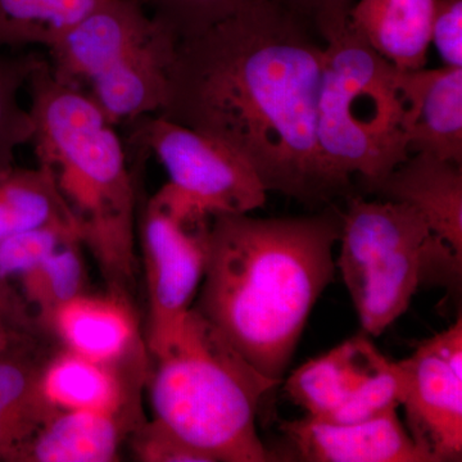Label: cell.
I'll use <instances>...</instances> for the list:
<instances>
[{"instance_id":"cell-1","label":"cell","mask_w":462,"mask_h":462,"mask_svg":"<svg viewBox=\"0 0 462 462\" xmlns=\"http://www.w3.org/2000/svg\"><path fill=\"white\" fill-rule=\"evenodd\" d=\"M320 41L287 0L252 5L178 42L158 115L236 151L267 191L306 203L343 194L318 143Z\"/></svg>"},{"instance_id":"cell-2","label":"cell","mask_w":462,"mask_h":462,"mask_svg":"<svg viewBox=\"0 0 462 462\" xmlns=\"http://www.w3.org/2000/svg\"><path fill=\"white\" fill-rule=\"evenodd\" d=\"M342 216L212 217L193 309L258 373L282 384L336 273Z\"/></svg>"},{"instance_id":"cell-3","label":"cell","mask_w":462,"mask_h":462,"mask_svg":"<svg viewBox=\"0 0 462 462\" xmlns=\"http://www.w3.org/2000/svg\"><path fill=\"white\" fill-rule=\"evenodd\" d=\"M32 144L107 282L130 300L136 273L138 193L127 152L84 91L60 83L33 56L27 78Z\"/></svg>"},{"instance_id":"cell-4","label":"cell","mask_w":462,"mask_h":462,"mask_svg":"<svg viewBox=\"0 0 462 462\" xmlns=\"http://www.w3.org/2000/svg\"><path fill=\"white\" fill-rule=\"evenodd\" d=\"M153 420L211 462H264L257 433L261 400L278 383L258 373L191 307L180 333L154 356Z\"/></svg>"},{"instance_id":"cell-5","label":"cell","mask_w":462,"mask_h":462,"mask_svg":"<svg viewBox=\"0 0 462 462\" xmlns=\"http://www.w3.org/2000/svg\"><path fill=\"white\" fill-rule=\"evenodd\" d=\"M403 69L376 53L348 27L325 42L318 107V143L331 175L378 181L411 154Z\"/></svg>"},{"instance_id":"cell-6","label":"cell","mask_w":462,"mask_h":462,"mask_svg":"<svg viewBox=\"0 0 462 462\" xmlns=\"http://www.w3.org/2000/svg\"><path fill=\"white\" fill-rule=\"evenodd\" d=\"M434 239L412 207L349 197L336 264L364 333L378 337L406 312Z\"/></svg>"},{"instance_id":"cell-7","label":"cell","mask_w":462,"mask_h":462,"mask_svg":"<svg viewBox=\"0 0 462 462\" xmlns=\"http://www.w3.org/2000/svg\"><path fill=\"white\" fill-rule=\"evenodd\" d=\"M130 125L133 147L154 154L169 176L156 194L163 202L211 217L249 214L266 202L254 167L224 143L160 115Z\"/></svg>"},{"instance_id":"cell-8","label":"cell","mask_w":462,"mask_h":462,"mask_svg":"<svg viewBox=\"0 0 462 462\" xmlns=\"http://www.w3.org/2000/svg\"><path fill=\"white\" fill-rule=\"evenodd\" d=\"M212 217L176 214L145 203L139 236L148 291L147 346L152 357L180 333L205 275Z\"/></svg>"},{"instance_id":"cell-9","label":"cell","mask_w":462,"mask_h":462,"mask_svg":"<svg viewBox=\"0 0 462 462\" xmlns=\"http://www.w3.org/2000/svg\"><path fill=\"white\" fill-rule=\"evenodd\" d=\"M404 387L401 361L388 360L363 333L298 367L284 391L307 416L346 424L398 409Z\"/></svg>"},{"instance_id":"cell-10","label":"cell","mask_w":462,"mask_h":462,"mask_svg":"<svg viewBox=\"0 0 462 462\" xmlns=\"http://www.w3.org/2000/svg\"><path fill=\"white\" fill-rule=\"evenodd\" d=\"M406 430L430 462L462 457V319L401 361Z\"/></svg>"},{"instance_id":"cell-11","label":"cell","mask_w":462,"mask_h":462,"mask_svg":"<svg viewBox=\"0 0 462 462\" xmlns=\"http://www.w3.org/2000/svg\"><path fill=\"white\" fill-rule=\"evenodd\" d=\"M162 26L139 0H105L48 50L51 74L84 91Z\"/></svg>"},{"instance_id":"cell-12","label":"cell","mask_w":462,"mask_h":462,"mask_svg":"<svg viewBox=\"0 0 462 462\" xmlns=\"http://www.w3.org/2000/svg\"><path fill=\"white\" fill-rule=\"evenodd\" d=\"M281 430L310 462H430L398 418L397 409L357 422H330L305 416Z\"/></svg>"},{"instance_id":"cell-13","label":"cell","mask_w":462,"mask_h":462,"mask_svg":"<svg viewBox=\"0 0 462 462\" xmlns=\"http://www.w3.org/2000/svg\"><path fill=\"white\" fill-rule=\"evenodd\" d=\"M178 42L171 30L161 27L123 62L91 81L84 93L115 126L160 114Z\"/></svg>"},{"instance_id":"cell-14","label":"cell","mask_w":462,"mask_h":462,"mask_svg":"<svg viewBox=\"0 0 462 462\" xmlns=\"http://www.w3.org/2000/svg\"><path fill=\"white\" fill-rule=\"evenodd\" d=\"M365 188L415 208L431 234L462 257V165L415 153Z\"/></svg>"},{"instance_id":"cell-15","label":"cell","mask_w":462,"mask_h":462,"mask_svg":"<svg viewBox=\"0 0 462 462\" xmlns=\"http://www.w3.org/2000/svg\"><path fill=\"white\" fill-rule=\"evenodd\" d=\"M410 154L462 165V67L403 71Z\"/></svg>"},{"instance_id":"cell-16","label":"cell","mask_w":462,"mask_h":462,"mask_svg":"<svg viewBox=\"0 0 462 462\" xmlns=\"http://www.w3.org/2000/svg\"><path fill=\"white\" fill-rule=\"evenodd\" d=\"M66 349L99 363H123L141 354L138 322L130 300L109 293L74 298L48 320Z\"/></svg>"},{"instance_id":"cell-17","label":"cell","mask_w":462,"mask_h":462,"mask_svg":"<svg viewBox=\"0 0 462 462\" xmlns=\"http://www.w3.org/2000/svg\"><path fill=\"white\" fill-rule=\"evenodd\" d=\"M135 411H57L36 431L17 462H112L138 427Z\"/></svg>"},{"instance_id":"cell-18","label":"cell","mask_w":462,"mask_h":462,"mask_svg":"<svg viewBox=\"0 0 462 462\" xmlns=\"http://www.w3.org/2000/svg\"><path fill=\"white\" fill-rule=\"evenodd\" d=\"M438 0H358L346 27L403 71L424 69Z\"/></svg>"},{"instance_id":"cell-19","label":"cell","mask_w":462,"mask_h":462,"mask_svg":"<svg viewBox=\"0 0 462 462\" xmlns=\"http://www.w3.org/2000/svg\"><path fill=\"white\" fill-rule=\"evenodd\" d=\"M30 339L0 354V461L17 462L27 443L60 410L42 387L45 364Z\"/></svg>"},{"instance_id":"cell-20","label":"cell","mask_w":462,"mask_h":462,"mask_svg":"<svg viewBox=\"0 0 462 462\" xmlns=\"http://www.w3.org/2000/svg\"><path fill=\"white\" fill-rule=\"evenodd\" d=\"M123 363H99L65 349L45 364L42 387L60 411H135Z\"/></svg>"},{"instance_id":"cell-21","label":"cell","mask_w":462,"mask_h":462,"mask_svg":"<svg viewBox=\"0 0 462 462\" xmlns=\"http://www.w3.org/2000/svg\"><path fill=\"white\" fill-rule=\"evenodd\" d=\"M76 230L50 176L38 169L11 170L0 175V240L39 227ZM79 236V234H78Z\"/></svg>"},{"instance_id":"cell-22","label":"cell","mask_w":462,"mask_h":462,"mask_svg":"<svg viewBox=\"0 0 462 462\" xmlns=\"http://www.w3.org/2000/svg\"><path fill=\"white\" fill-rule=\"evenodd\" d=\"M105 0H0V48H50Z\"/></svg>"},{"instance_id":"cell-23","label":"cell","mask_w":462,"mask_h":462,"mask_svg":"<svg viewBox=\"0 0 462 462\" xmlns=\"http://www.w3.org/2000/svg\"><path fill=\"white\" fill-rule=\"evenodd\" d=\"M80 245L79 240L65 243L20 278L26 302L33 306L39 320L45 325L60 306L84 294L85 272Z\"/></svg>"},{"instance_id":"cell-24","label":"cell","mask_w":462,"mask_h":462,"mask_svg":"<svg viewBox=\"0 0 462 462\" xmlns=\"http://www.w3.org/2000/svg\"><path fill=\"white\" fill-rule=\"evenodd\" d=\"M0 48V175L14 166V154L32 141V120L20 102L33 56L12 57Z\"/></svg>"},{"instance_id":"cell-25","label":"cell","mask_w":462,"mask_h":462,"mask_svg":"<svg viewBox=\"0 0 462 462\" xmlns=\"http://www.w3.org/2000/svg\"><path fill=\"white\" fill-rule=\"evenodd\" d=\"M179 42L207 32L264 0H139Z\"/></svg>"},{"instance_id":"cell-26","label":"cell","mask_w":462,"mask_h":462,"mask_svg":"<svg viewBox=\"0 0 462 462\" xmlns=\"http://www.w3.org/2000/svg\"><path fill=\"white\" fill-rule=\"evenodd\" d=\"M71 240L80 242L75 230L63 226L39 227L0 240V282L20 279Z\"/></svg>"},{"instance_id":"cell-27","label":"cell","mask_w":462,"mask_h":462,"mask_svg":"<svg viewBox=\"0 0 462 462\" xmlns=\"http://www.w3.org/2000/svg\"><path fill=\"white\" fill-rule=\"evenodd\" d=\"M133 449L135 457L144 462H211L154 420L134 430Z\"/></svg>"},{"instance_id":"cell-28","label":"cell","mask_w":462,"mask_h":462,"mask_svg":"<svg viewBox=\"0 0 462 462\" xmlns=\"http://www.w3.org/2000/svg\"><path fill=\"white\" fill-rule=\"evenodd\" d=\"M430 42L445 66L462 67V0H438Z\"/></svg>"},{"instance_id":"cell-29","label":"cell","mask_w":462,"mask_h":462,"mask_svg":"<svg viewBox=\"0 0 462 462\" xmlns=\"http://www.w3.org/2000/svg\"><path fill=\"white\" fill-rule=\"evenodd\" d=\"M300 17L305 18L321 41L327 42L345 30L354 0H287Z\"/></svg>"},{"instance_id":"cell-30","label":"cell","mask_w":462,"mask_h":462,"mask_svg":"<svg viewBox=\"0 0 462 462\" xmlns=\"http://www.w3.org/2000/svg\"><path fill=\"white\" fill-rule=\"evenodd\" d=\"M25 320L23 305L12 293L9 285L0 282V354L29 339L23 330Z\"/></svg>"}]
</instances>
